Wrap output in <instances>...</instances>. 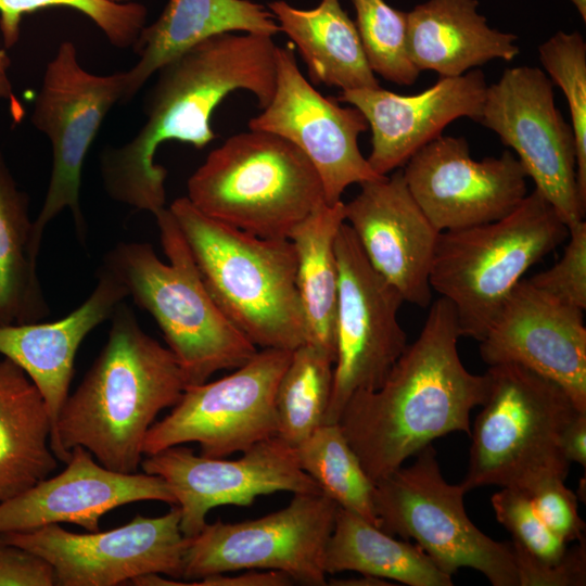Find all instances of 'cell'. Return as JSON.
<instances>
[{
	"label": "cell",
	"instance_id": "7a4b0ae2",
	"mask_svg": "<svg viewBox=\"0 0 586 586\" xmlns=\"http://www.w3.org/2000/svg\"><path fill=\"white\" fill-rule=\"evenodd\" d=\"M459 337L454 306L437 298L383 384L345 405L337 423L373 483L435 438L470 434V413L483 404L488 380L466 369Z\"/></svg>",
	"mask_w": 586,
	"mask_h": 586
},
{
	"label": "cell",
	"instance_id": "7bdbcfd3",
	"mask_svg": "<svg viewBox=\"0 0 586 586\" xmlns=\"http://www.w3.org/2000/svg\"><path fill=\"white\" fill-rule=\"evenodd\" d=\"M11 66V60L8 54V50L0 42V99H7L13 112H21V105L14 94L12 82L9 77V69Z\"/></svg>",
	"mask_w": 586,
	"mask_h": 586
},
{
	"label": "cell",
	"instance_id": "44dd1931",
	"mask_svg": "<svg viewBox=\"0 0 586 586\" xmlns=\"http://www.w3.org/2000/svg\"><path fill=\"white\" fill-rule=\"evenodd\" d=\"M65 464L55 476H48L0 502V534L60 523L97 532L101 518L117 507L142 500L176 505L162 477L109 470L81 446L71 450Z\"/></svg>",
	"mask_w": 586,
	"mask_h": 586
},
{
	"label": "cell",
	"instance_id": "277c9868",
	"mask_svg": "<svg viewBox=\"0 0 586 586\" xmlns=\"http://www.w3.org/2000/svg\"><path fill=\"white\" fill-rule=\"evenodd\" d=\"M155 218L168 264L149 243L120 242L102 266L154 318L187 384L203 383L219 370L239 368L258 349L207 291L169 208Z\"/></svg>",
	"mask_w": 586,
	"mask_h": 586
},
{
	"label": "cell",
	"instance_id": "52a82bcc",
	"mask_svg": "<svg viewBox=\"0 0 586 586\" xmlns=\"http://www.w3.org/2000/svg\"><path fill=\"white\" fill-rule=\"evenodd\" d=\"M187 190L204 215L268 239H289L326 202L303 152L277 135L252 129L214 149L189 177Z\"/></svg>",
	"mask_w": 586,
	"mask_h": 586
},
{
	"label": "cell",
	"instance_id": "f546056e",
	"mask_svg": "<svg viewBox=\"0 0 586 586\" xmlns=\"http://www.w3.org/2000/svg\"><path fill=\"white\" fill-rule=\"evenodd\" d=\"M28 204L0 152V327L38 322L50 314Z\"/></svg>",
	"mask_w": 586,
	"mask_h": 586
},
{
	"label": "cell",
	"instance_id": "d6a6232c",
	"mask_svg": "<svg viewBox=\"0 0 586 586\" xmlns=\"http://www.w3.org/2000/svg\"><path fill=\"white\" fill-rule=\"evenodd\" d=\"M356 28L370 68L384 79L410 86L420 71L407 48V12L392 8L384 0H352Z\"/></svg>",
	"mask_w": 586,
	"mask_h": 586
},
{
	"label": "cell",
	"instance_id": "b9f144b4",
	"mask_svg": "<svg viewBox=\"0 0 586 586\" xmlns=\"http://www.w3.org/2000/svg\"><path fill=\"white\" fill-rule=\"evenodd\" d=\"M561 449L570 462L586 466V412H578L561 435Z\"/></svg>",
	"mask_w": 586,
	"mask_h": 586
},
{
	"label": "cell",
	"instance_id": "ee69618b",
	"mask_svg": "<svg viewBox=\"0 0 586 586\" xmlns=\"http://www.w3.org/2000/svg\"><path fill=\"white\" fill-rule=\"evenodd\" d=\"M328 582H334L330 583L331 585H346V586H383V585H392V583H387L383 578L370 576V575H362V577L359 578H348V579H332Z\"/></svg>",
	"mask_w": 586,
	"mask_h": 586
},
{
	"label": "cell",
	"instance_id": "d4e9b609",
	"mask_svg": "<svg viewBox=\"0 0 586 586\" xmlns=\"http://www.w3.org/2000/svg\"><path fill=\"white\" fill-rule=\"evenodd\" d=\"M233 31L272 37L280 28L269 10L250 0H168L158 18L142 28L131 47L138 61L125 71L123 103L168 61L212 36Z\"/></svg>",
	"mask_w": 586,
	"mask_h": 586
},
{
	"label": "cell",
	"instance_id": "6da1fadb",
	"mask_svg": "<svg viewBox=\"0 0 586 586\" xmlns=\"http://www.w3.org/2000/svg\"><path fill=\"white\" fill-rule=\"evenodd\" d=\"M276 47L270 36L225 33L165 63L156 72L140 130L127 143L107 146L101 154L109 196L154 216L166 208L167 170L154 162L158 146L169 140L206 146L216 138L213 112L235 90L253 93L264 109L275 92Z\"/></svg>",
	"mask_w": 586,
	"mask_h": 586
},
{
	"label": "cell",
	"instance_id": "5bb4252c",
	"mask_svg": "<svg viewBox=\"0 0 586 586\" xmlns=\"http://www.w3.org/2000/svg\"><path fill=\"white\" fill-rule=\"evenodd\" d=\"M339 296L333 383L324 423H337L357 392L379 388L407 347L400 293L368 262L344 221L335 239Z\"/></svg>",
	"mask_w": 586,
	"mask_h": 586
},
{
	"label": "cell",
	"instance_id": "74e56055",
	"mask_svg": "<svg viewBox=\"0 0 586 586\" xmlns=\"http://www.w3.org/2000/svg\"><path fill=\"white\" fill-rule=\"evenodd\" d=\"M564 481L545 480L527 495L548 528L568 544L584 539L585 523L578 515L577 497Z\"/></svg>",
	"mask_w": 586,
	"mask_h": 586
},
{
	"label": "cell",
	"instance_id": "8d00e7d4",
	"mask_svg": "<svg viewBox=\"0 0 586 586\" xmlns=\"http://www.w3.org/2000/svg\"><path fill=\"white\" fill-rule=\"evenodd\" d=\"M569 242L562 257L528 281L560 302L586 309V222L569 227Z\"/></svg>",
	"mask_w": 586,
	"mask_h": 586
},
{
	"label": "cell",
	"instance_id": "4fadbf2b",
	"mask_svg": "<svg viewBox=\"0 0 586 586\" xmlns=\"http://www.w3.org/2000/svg\"><path fill=\"white\" fill-rule=\"evenodd\" d=\"M518 155L535 189L568 228L584 220L572 125L555 103L553 84L538 67L506 68L488 85L479 119Z\"/></svg>",
	"mask_w": 586,
	"mask_h": 586
},
{
	"label": "cell",
	"instance_id": "e0dca14e",
	"mask_svg": "<svg viewBox=\"0 0 586 586\" xmlns=\"http://www.w3.org/2000/svg\"><path fill=\"white\" fill-rule=\"evenodd\" d=\"M144 473L162 477L180 510V528L190 538L207 523L211 509L250 506L277 492L318 493L316 482L297 460L295 447L278 435L262 441L238 459L195 455L177 445L142 459Z\"/></svg>",
	"mask_w": 586,
	"mask_h": 586
},
{
	"label": "cell",
	"instance_id": "f6af8a7d",
	"mask_svg": "<svg viewBox=\"0 0 586 586\" xmlns=\"http://www.w3.org/2000/svg\"><path fill=\"white\" fill-rule=\"evenodd\" d=\"M576 8L578 14L586 22V0H570Z\"/></svg>",
	"mask_w": 586,
	"mask_h": 586
},
{
	"label": "cell",
	"instance_id": "603a6c76",
	"mask_svg": "<svg viewBox=\"0 0 586 586\" xmlns=\"http://www.w3.org/2000/svg\"><path fill=\"white\" fill-rule=\"evenodd\" d=\"M97 278L89 297L66 317L52 322L0 327V354L27 374L47 405L52 423L50 446L68 396L80 343L97 326L110 319L128 296L126 288L102 265Z\"/></svg>",
	"mask_w": 586,
	"mask_h": 586
},
{
	"label": "cell",
	"instance_id": "bcb514c9",
	"mask_svg": "<svg viewBox=\"0 0 586 586\" xmlns=\"http://www.w3.org/2000/svg\"><path fill=\"white\" fill-rule=\"evenodd\" d=\"M111 1H114V2H117V3H125V2H129V0H111Z\"/></svg>",
	"mask_w": 586,
	"mask_h": 586
},
{
	"label": "cell",
	"instance_id": "9a60e30c",
	"mask_svg": "<svg viewBox=\"0 0 586 586\" xmlns=\"http://www.w3.org/2000/svg\"><path fill=\"white\" fill-rule=\"evenodd\" d=\"M177 505L164 515L137 514L109 531L84 534L50 524L25 532L0 534V540L44 558L58 586H115L145 574L182 578L188 546Z\"/></svg>",
	"mask_w": 586,
	"mask_h": 586
},
{
	"label": "cell",
	"instance_id": "83f0119b",
	"mask_svg": "<svg viewBox=\"0 0 586 586\" xmlns=\"http://www.w3.org/2000/svg\"><path fill=\"white\" fill-rule=\"evenodd\" d=\"M344 221V202H324L297 224L289 237L296 254V288L305 322V343L322 349L334 361L339 296L335 239Z\"/></svg>",
	"mask_w": 586,
	"mask_h": 586
},
{
	"label": "cell",
	"instance_id": "484cf974",
	"mask_svg": "<svg viewBox=\"0 0 586 586\" xmlns=\"http://www.w3.org/2000/svg\"><path fill=\"white\" fill-rule=\"evenodd\" d=\"M280 31L297 48L316 85L341 91L377 88L379 80L369 66L355 25L340 0H321L302 10L277 0L268 3Z\"/></svg>",
	"mask_w": 586,
	"mask_h": 586
},
{
	"label": "cell",
	"instance_id": "8992f818",
	"mask_svg": "<svg viewBox=\"0 0 586 586\" xmlns=\"http://www.w3.org/2000/svg\"><path fill=\"white\" fill-rule=\"evenodd\" d=\"M482 409L470 432L471 489L496 485L526 494L548 479L565 480L571 462L561 435L579 411L555 382L517 364L488 366Z\"/></svg>",
	"mask_w": 586,
	"mask_h": 586
},
{
	"label": "cell",
	"instance_id": "4316f807",
	"mask_svg": "<svg viewBox=\"0 0 586 586\" xmlns=\"http://www.w3.org/2000/svg\"><path fill=\"white\" fill-rule=\"evenodd\" d=\"M47 405L27 374L0 360V502L17 496L58 468Z\"/></svg>",
	"mask_w": 586,
	"mask_h": 586
},
{
	"label": "cell",
	"instance_id": "ba28073f",
	"mask_svg": "<svg viewBox=\"0 0 586 586\" xmlns=\"http://www.w3.org/2000/svg\"><path fill=\"white\" fill-rule=\"evenodd\" d=\"M568 237L536 190L498 220L440 232L430 285L454 306L460 336L480 342L523 275Z\"/></svg>",
	"mask_w": 586,
	"mask_h": 586
},
{
	"label": "cell",
	"instance_id": "30bf717a",
	"mask_svg": "<svg viewBox=\"0 0 586 586\" xmlns=\"http://www.w3.org/2000/svg\"><path fill=\"white\" fill-rule=\"evenodd\" d=\"M336 510L321 492L296 493L286 507L262 518L206 523L188 538L182 578L191 585L213 574L275 570L294 583L327 585L324 556Z\"/></svg>",
	"mask_w": 586,
	"mask_h": 586
},
{
	"label": "cell",
	"instance_id": "e575fe53",
	"mask_svg": "<svg viewBox=\"0 0 586 586\" xmlns=\"http://www.w3.org/2000/svg\"><path fill=\"white\" fill-rule=\"evenodd\" d=\"M538 58L566 98L576 141V173L586 200V42L578 31H557L538 47Z\"/></svg>",
	"mask_w": 586,
	"mask_h": 586
},
{
	"label": "cell",
	"instance_id": "8fae6325",
	"mask_svg": "<svg viewBox=\"0 0 586 586\" xmlns=\"http://www.w3.org/2000/svg\"><path fill=\"white\" fill-rule=\"evenodd\" d=\"M77 49L63 41L47 64L31 114L34 127L52 146V170L42 207L33 221L35 246L46 226L64 208H69L80 241L86 239V221L79 191L86 156L111 109L123 103L125 72L95 75L82 68Z\"/></svg>",
	"mask_w": 586,
	"mask_h": 586
},
{
	"label": "cell",
	"instance_id": "2e32d148",
	"mask_svg": "<svg viewBox=\"0 0 586 586\" xmlns=\"http://www.w3.org/2000/svg\"><path fill=\"white\" fill-rule=\"evenodd\" d=\"M250 119L249 129L277 135L294 144L315 167L327 204L341 200L353 183L384 176L377 174L358 146L368 130L364 114L324 97L301 73L290 47H276V86L272 99Z\"/></svg>",
	"mask_w": 586,
	"mask_h": 586
},
{
	"label": "cell",
	"instance_id": "836d02e7",
	"mask_svg": "<svg viewBox=\"0 0 586 586\" xmlns=\"http://www.w3.org/2000/svg\"><path fill=\"white\" fill-rule=\"evenodd\" d=\"M51 7H66L88 16L116 48L133 46L145 26L148 11L139 2L117 3L111 0H0V31L8 50L21 35L25 15Z\"/></svg>",
	"mask_w": 586,
	"mask_h": 586
},
{
	"label": "cell",
	"instance_id": "3957f363",
	"mask_svg": "<svg viewBox=\"0 0 586 586\" xmlns=\"http://www.w3.org/2000/svg\"><path fill=\"white\" fill-rule=\"evenodd\" d=\"M110 319L107 342L62 406L51 449L66 463L81 446L104 468L136 473L156 416L188 384L173 353L141 329L125 303Z\"/></svg>",
	"mask_w": 586,
	"mask_h": 586
},
{
	"label": "cell",
	"instance_id": "f1b7e54d",
	"mask_svg": "<svg viewBox=\"0 0 586 586\" xmlns=\"http://www.w3.org/2000/svg\"><path fill=\"white\" fill-rule=\"evenodd\" d=\"M327 574L357 572L409 586H451L442 571L417 545L396 539L356 513L337 507L326 556Z\"/></svg>",
	"mask_w": 586,
	"mask_h": 586
},
{
	"label": "cell",
	"instance_id": "d590c367",
	"mask_svg": "<svg viewBox=\"0 0 586 586\" xmlns=\"http://www.w3.org/2000/svg\"><path fill=\"white\" fill-rule=\"evenodd\" d=\"M491 502L497 521L511 534L513 545L544 563L556 564L565 557L566 543L548 528L526 493L502 487L492 496Z\"/></svg>",
	"mask_w": 586,
	"mask_h": 586
},
{
	"label": "cell",
	"instance_id": "f35d334b",
	"mask_svg": "<svg viewBox=\"0 0 586 586\" xmlns=\"http://www.w3.org/2000/svg\"><path fill=\"white\" fill-rule=\"evenodd\" d=\"M512 551L519 586H584L586 584L585 539L568 549L565 557L556 564L540 562L520 547Z\"/></svg>",
	"mask_w": 586,
	"mask_h": 586
},
{
	"label": "cell",
	"instance_id": "7c38bea8",
	"mask_svg": "<svg viewBox=\"0 0 586 586\" xmlns=\"http://www.w3.org/2000/svg\"><path fill=\"white\" fill-rule=\"evenodd\" d=\"M291 355L262 348L221 379L187 385L171 411L148 431L143 454L198 443L202 456L224 458L276 436V391Z\"/></svg>",
	"mask_w": 586,
	"mask_h": 586
},
{
	"label": "cell",
	"instance_id": "d6986e66",
	"mask_svg": "<svg viewBox=\"0 0 586 586\" xmlns=\"http://www.w3.org/2000/svg\"><path fill=\"white\" fill-rule=\"evenodd\" d=\"M584 310L522 279L480 341L488 365L517 364L558 384L586 412Z\"/></svg>",
	"mask_w": 586,
	"mask_h": 586
},
{
	"label": "cell",
	"instance_id": "ffe728a7",
	"mask_svg": "<svg viewBox=\"0 0 586 586\" xmlns=\"http://www.w3.org/2000/svg\"><path fill=\"white\" fill-rule=\"evenodd\" d=\"M344 203L345 222L373 269L405 302L425 307L432 300L430 271L440 231L412 198L403 171L360 184Z\"/></svg>",
	"mask_w": 586,
	"mask_h": 586
},
{
	"label": "cell",
	"instance_id": "ac0fdd59",
	"mask_svg": "<svg viewBox=\"0 0 586 586\" xmlns=\"http://www.w3.org/2000/svg\"><path fill=\"white\" fill-rule=\"evenodd\" d=\"M402 171L412 198L440 232L498 220L527 195V176L511 151L475 161L463 137L441 135Z\"/></svg>",
	"mask_w": 586,
	"mask_h": 586
},
{
	"label": "cell",
	"instance_id": "60d3db41",
	"mask_svg": "<svg viewBox=\"0 0 586 586\" xmlns=\"http://www.w3.org/2000/svg\"><path fill=\"white\" fill-rule=\"evenodd\" d=\"M294 584L293 579L280 571L275 570H245L226 574L207 575L191 585L205 586H288Z\"/></svg>",
	"mask_w": 586,
	"mask_h": 586
},
{
	"label": "cell",
	"instance_id": "cb8c5ba5",
	"mask_svg": "<svg viewBox=\"0 0 586 586\" xmlns=\"http://www.w3.org/2000/svg\"><path fill=\"white\" fill-rule=\"evenodd\" d=\"M477 7V0H428L407 12L408 53L420 72L457 77L520 53L518 37L489 27Z\"/></svg>",
	"mask_w": 586,
	"mask_h": 586
},
{
	"label": "cell",
	"instance_id": "ab89813d",
	"mask_svg": "<svg viewBox=\"0 0 586 586\" xmlns=\"http://www.w3.org/2000/svg\"><path fill=\"white\" fill-rule=\"evenodd\" d=\"M53 566L41 556L0 540V586H53Z\"/></svg>",
	"mask_w": 586,
	"mask_h": 586
},
{
	"label": "cell",
	"instance_id": "9c48e42d",
	"mask_svg": "<svg viewBox=\"0 0 586 586\" xmlns=\"http://www.w3.org/2000/svg\"><path fill=\"white\" fill-rule=\"evenodd\" d=\"M415 456L409 467L374 482L380 528L415 539L449 575L470 568L493 586H519L511 542H496L472 523L463 504L467 492L443 477L431 444Z\"/></svg>",
	"mask_w": 586,
	"mask_h": 586
},
{
	"label": "cell",
	"instance_id": "4dcf8cb0",
	"mask_svg": "<svg viewBox=\"0 0 586 586\" xmlns=\"http://www.w3.org/2000/svg\"><path fill=\"white\" fill-rule=\"evenodd\" d=\"M298 463L320 492L337 507L379 525L373 505L374 483L339 423H323L295 446Z\"/></svg>",
	"mask_w": 586,
	"mask_h": 586
},
{
	"label": "cell",
	"instance_id": "7402d4cb",
	"mask_svg": "<svg viewBox=\"0 0 586 586\" xmlns=\"http://www.w3.org/2000/svg\"><path fill=\"white\" fill-rule=\"evenodd\" d=\"M480 69L441 77L420 93L403 95L381 88L342 91L339 101L357 107L371 129L372 169L386 176L461 117L479 122L487 89Z\"/></svg>",
	"mask_w": 586,
	"mask_h": 586
},
{
	"label": "cell",
	"instance_id": "5b68a950",
	"mask_svg": "<svg viewBox=\"0 0 586 586\" xmlns=\"http://www.w3.org/2000/svg\"><path fill=\"white\" fill-rule=\"evenodd\" d=\"M207 291L257 347L293 351L306 341L290 239H268L213 219L187 196L168 207Z\"/></svg>",
	"mask_w": 586,
	"mask_h": 586
},
{
	"label": "cell",
	"instance_id": "1f68e13d",
	"mask_svg": "<svg viewBox=\"0 0 586 586\" xmlns=\"http://www.w3.org/2000/svg\"><path fill=\"white\" fill-rule=\"evenodd\" d=\"M334 359L322 349L303 343L292 351L276 391L277 435L297 446L324 423Z\"/></svg>",
	"mask_w": 586,
	"mask_h": 586
}]
</instances>
